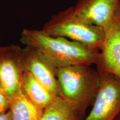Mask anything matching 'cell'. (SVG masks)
Instances as JSON below:
<instances>
[{"label": "cell", "instance_id": "10", "mask_svg": "<svg viewBox=\"0 0 120 120\" xmlns=\"http://www.w3.org/2000/svg\"><path fill=\"white\" fill-rule=\"evenodd\" d=\"M85 117L71 103L57 96L43 109L41 120H83Z\"/></svg>", "mask_w": 120, "mask_h": 120}, {"label": "cell", "instance_id": "2", "mask_svg": "<svg viewBox=\"0 0 120 120\" xmlns=\"http://www.w3.org/2000/svg\"><path fill=\"white\" fill-rule=\"evenodd\" d=\"M60 96L86 115L92 106L101 83V75L91 65L79 64L56 68Z\"/></svg>", "mask_w": 120, "mask_h": 120}, {"label": "cell", "instance_id": "12", "mask_svg": "<svg viewBox=\"0 0 120 120\" xmlns=\"http://www.w3.org/2000/svg\"><path fill=\"white\" fill-rule=\"evenodd\" d=\"M10 107V101L4 93L0 88V113L7 112Z\"/></svg>", "mask_w": 120, "mask_h": 120}, {"label": "cell", "instance_id": "5", "mask_svg": "<svg viewBox=\"0 0 120 120\" xmlns=\"http://www.w3.org/2000/svg\"><path fill=\"white\" fill-rule=\"evenodd\" d=\"M100 75L98 92L83 120H114L120 113V77L109 73Z\"/></svg>", "mask_w": 120, "mask_h": 120}, {"label": "cell", "instance_id": "1", "mask_svg": "<svg viewBox=\"0 0 120 120\" xmlns=\"http://www.w3.org/2000/svg\"><path fill=\"white\" fill-rule=\"evenodd\" d=\"M20 41L25 46L42 53L57 68L79 64L96 65L100 57V51L64 37L47 35L40 30L23 29Z\"/></svg>", "mask_w": 120, "mask_h": 120}, {"label": "cell", "instance_id": "3", "mask_svg": "<svg viewBox=\"0 0 120 120\" xmlns=\"http://www.w3.org/2000/svg\"><path fill=\"white\" fill-rule=\"evenodd\" d=\"M40 31L47 35L70 39L98 51L101 50L104 40V29L79 18L73 7L53 15Z\"/></svg>", "mask_w": 120, "mask_h": 120}, {"label": "cell", "instance_id": "9", "mask_svg": "<svg viewBox=\"0 0 120 120\" xmlns=\"http://www.w3.org/2000/svg\"><path fill=\"white\" fill-rule=\"evenodd\" d=\"M21 87L22 92L30 101L43 109L57 97L49 92L27 71H25L23 74Z\"/></svg>", "mask_w": 120, "mask_h": 120}, {"label": "cell", "instance_id": "8", "mask_svg": "<svg viewBox=\"0 0 120 120\" xmlns=\"http://www.w3.org/2000/svg\"><path fill=\"white\" fill-rule=\"evenodd\" d=\"M120 7V0H79L75 12L87 23L104 28Z\"/></svg>", "mask_w": 120, "mask_h": 120}, {"label": "cell", "instance_id": "6", "mask_svg": "<svg viewBox=\"0 0 120 120\" xmlns=\"http://www.w3.org/2000/svg\"><path fill=\"white\" fill-rule=\"evenodd\" d=\"M103 29L104 40L96 69L120 77V7Z\"/></svg>", "mask_w": 120, "mask_h": 120}, {"label": "cell", "instance_id": "13", "mask_svg": "<svg viewBox=\"0 0 120 120\" xmlns=\"http://www.w3.org/2000/svg\"><path fill=\"white\" fill-rule=\"evenodd\" d=\"M0 120H12L10 112L8 111L4 113H0Z\"/></svg>", "mask_w": 120, "mask_h": 120}, {"label": "cell", "instance_id": "14", "mask_svg": "<svg viewBox=\"0 0 120 120\" xmlns=\"http://www.w3.org/2000/svg\"><path fill=\"white\" fill-rule=\"evenodd\" d=\"M114 120H120V113H119V115H118V116L116 117V118H115V119Z\"/></svg>", "mask_w": 120, "mask_h": 120}, {"label": "cell", "instance_id": "4", "mask_svg": "<svg viewBox=\"0 0 120 120\" xmlns=\"http://www.w3.org/2000/svg\"><path fill=\"white\" fill-rule=\"evenodd\" d=\"M25 71L23 48L16 45L0 46V88L10 102L21 91Z\"/></svg>", "mask_w": 120, "mask_h": 120}, {"label": "cell", "instance_id": "11", "mask_svg": "<svg viewBox=\"0 0 120 120\" xmlns=\"http://www.w3.org/2000/svg\"><path fill=\"white\" fill-rule=\"evenodd\" d=\"M12 120H41L43 109L32 102L21 91L10 102Z\"/></svg>", "mask_w": 120, "mask_h": 120}, {"label": "cell", "instance_id": "7", "mask_svg": "<svg viewBox=\"0 0 120 120\" xmlns=\"http://www.w3.org/2000/svg\"><path fill=\"white\" fill-rule=\"evenodd\" d=\"M23 62L25 71L31 74L52 94L60 96L57 67L42 53L26 46L23 48Z\"/></svg>", "mask_w": 120, "mask_h": 120}]
</instances>
